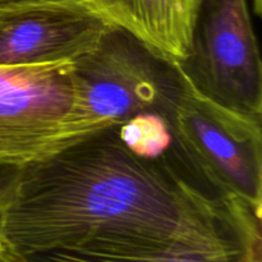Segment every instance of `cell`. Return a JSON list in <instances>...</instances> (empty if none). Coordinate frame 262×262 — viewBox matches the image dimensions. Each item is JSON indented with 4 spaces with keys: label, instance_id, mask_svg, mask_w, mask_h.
<instances>
[{
    "label": "cell",
    "instance_id": "1",
    "mask_svg": "<svg viewBox=\"0 0 262 262\" xmlns=\"http://www.w3.org/2000/svg\"><path fill=\"white\" fill-rule=\"evenodd\" d=\"M250 217L212 196L176 146L160 159L125 147L118 125L17 166L0 197V251L181 248L248 252Z\"/></svg>",
    "mask_w": 262,
    "mask_h": 262
},
{
    "label": "cell",
    "instance_id": "2",
    "mask_svg": "<svg viewBox=\"0 0 262 262\" xmlns=\"http://www.w3.org/2000/svg\"><path fill=\"white\" fill-rule=\"evenodd\" d=\"M72 82L77 117L94 130L119 125L141 113L169 119L182 90L176 61L117 25L72 61Z\"/></svg>",
    "mask_w": 262,
    "mask_h": 262
},
{
    "label": "cell",
    "instance_id": "3",
    "mask_svg": "<svg viewBox=\"0 0 262 262\" xmlns=\"http://www.w3.org/2000/svg\"><path fill=\"white\" fill-rule=\"evenodd\" d=\"M181 79L169 122L182 160L225 206L261 214V118L222 109L193 91L182 74Z\"/></svg>",
    "mask_w": 262,
    "mask_h": 262
},
{
    "label": "cell",
    "instance_id": "4",
    "mask_svg": "<svg viewBox=\"0 0 262 262\" xmlns=\"http://www.w3.org/2000/svg\"><path fill=\"white\" fill-rule=\"evenodd\" d=\"M184 81L222 109L261 118L262 67L247 0H199Z\"/></svg>",
    "mask_w": 262,
    "mask_h": 262
},
{
    "label": "cell",
    "instance_id": "5",
    "mask_svg": "<svg viewBox=\"0 0 262 262\" xmlns=\"http://www.w3.org/2000/svg\"><path fill=\"white\" fill-rule=\"evenodd\" d=\"M95 132L77 117L72 61L0 67V165H25Z\"/></svg>",
    "mask_w": 262,
    "mask_h": 262
},
{
    "label": "cell",
    "instance_id": "6",
    "mask_svg": "<svg viewBox=\"0 0 262 262\" xmlns=\"http://www.w3.org/2000/svg\"><path fill=\"white\" fill-rule=\"evenodd\" d=\"M110 22L90 0L0 8V67L73 61L95 48Z\"/></svg>",
    "mask_w": 262,
    "mask_h": 262
},
{
    "label": "cell",
    "instance_id": "7",
    "mask_svg": "<svg viewBox=\"0 0 262 262\" xmlns=\"http://www.w3.org/2000/svg\"><path fill=\"white\" fill-rule=\"evenodd\" d=\"M107 19L165 58H186L199 0H90Z\"/></svg>",
    "mask_w": 262,
    "mask_h": 262
},
{
    "label": "cell",
    "instance_id": "8",
    "mask_svg": "<svg viewBox=\"0 0 262 262\" xmlns=\"http://www.w3.org/2000/svg\"><path fill=\"white\" fill-rule=\"evenodd\" d=\"M2 253L12 262H247L238 256L215 255L179 248H66L30 256Z\"/></svg>",
    "mask_w": 262,
    "mask_h": 262
},
{
    "label": "cell",
    "instance_id": "9",
    "mask_svg": "<svg viewBox=\"0 0 262 262\" xmlns=\"http://www.w3.org/2000/svg\"><path fill=\"white\" fill-rule=\"evenodd\" d=\"M125 147L143 159H160L174 147L170 122L159 113H141L118 125Z\"/></svg>",
    "mask_w": 262,
    "mask_h": 262
},
{
    "label": "cell",
    "instance_id": "10",
    "mask_svg": "<svg viewBox=\"0 0 262 262\" xmlns=\"http://www.w3.org/2000/svg\"><path fill=\"white\" fill-rule=\"evenodd\" d=\"M17 166H8V165H0V197L4 193L5 188L9 184L10 179H12L13 174Z\"/></svg>",
    "mask_w": 262,
    "mask_h": 262
},
{
    "label": "cell",
    "instance_id": "11",
    "mask_svg": "<svg viewBox=\"0 0 262 262\" xmlns=\"http://www.w3.org/2000/svg\"><path fill=\"white\" fill-rule=\"evenodd\" d=\"M37 2H58V0H0V8L9 7V5L25 4V3H37Z\"/></svg>",
    "mask_w": 262,
    "mask_h": 262
},
{
    "label": "cell",
    "instance_id": "12",
    "mask_svg": "<svg viewBox=\"0 0 262 262\" xmlns=\"http://www.w3.org/2000/svg\"><path fill=\"white\" fill-rule=\"evenodd\" d=\"M0 262H12V261H10L9 258H7V257H5V256L3 255L2 252H0Z\"/></svg>",
    "mask_w": 262,
    "mask_h": 262
}]
</instances>
